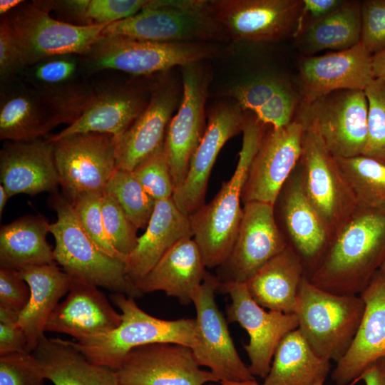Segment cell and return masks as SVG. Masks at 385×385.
<instances>
[{
    "label": "cell",
    "instance_id": "1",
    "mask_svg": "<svg viewBox=\"0 0 385 385\" xmlns=\"http://www.w3.org/2000/svg\"><path fill=\"white\" fill-rule=\"evenodd\" d=\"M384 262L385 214L358 207L306 277L329 292L359 295Z\"/></svg>",
    "mask_w": 385,
    "mask_h": 385
},
{
    "label": "cell",
    "instance_id": "2",
    "mask_svg": "<svg viewBox=\"0 0 385 385\" xmlns=\"http://www.w3.org/2000/svg\"><path fill=\"white\" fill-rule=\"evenodd\" d=\"M245 113L242 148L232 175L222 183L211 202L189 216L193 238L209 269L220 267L232 248L243 213L242 188L267 129L252 113Z\"/></svg>",
    "mask_w": 385,
    "mask_h": 385
},
{
    "label": "cell",
    "instance_id": "3",
    "mask_svg": "<svg viewBox=\"0 0 385 385\" xmlns=\"http://www.w3.org/2000/svg\"><path fill=\"white\" fill-rule=\"evenodd\" d=\"M48 202L57 215L56 221L49 225L55 240V261L71 279L134 299L143 294L128 277L125 261L107 255L95 245L63 195L51 193Z\"/></svg>",
    "mask_w": 385,
    "mask_h": 385
},
{
    "label": "cell",
    "instance_id": "4",
    "mask_svg": "<svg viewBox=\"0 0 385 385\" xmlns=\"http://www.w3.org/2000/svg\"><path fill=\"white\" fill-rule=\"evenodd\" d=\"M110 299L120 311L119 326L84 341H70L89 361L115 371L128 352L137 346L157 343L192 346L195 318L163 319L144 312L134 298L125 294L113 293Z\"/></svg>",
    "mask_w": 385,
    "mask_h": 385
},
{
    "label": "cell",
    "instance_id": "5",
    "mask_svg": "<svg viewBox=\"0 0 385 385\" xmlns=\"http://www.w3.org/2000/svg\"><path fill=\"white\" fill-rule=\"evenodd\" d=\"M365 305L360 295L324 290L304 277L294 314L298 329L320 357L337 362L349 347Z\"/></svg>",
    "mask_w": 385,
    "mask_h": 385
},
{
    "label": "cell",
    "instance_id": "6",
    "mask_svg": "<svg viewBox=\"0 0 385 385\" xmlns=\"http://www.w3.org/2000/svg\"><path fill=\"white\" fill-rule=\"evenodd\" d=\"M102 36L158 42L225 41L229 37L212 17L210 1L150 0L138 14L108 24Z\"/></svg>",
    "mask_w": 385,
    "mask_h": 385
},
{
    "label": "cell",
    "instance_id": "7",
    "mask_svg": "<svg viewBox=\"0 0 385 385\" xmlns=\"http://www.w3.org/2000/svg\"><path fill=\"white\" fill-rule=\"evenodd\" d=\"M217 53V48L207 42H158L102 36L81 56L89 78L95 73L112 70L149 76L175 66L199 63Z\"/></svg>",
    "mask_w": 385,
    "mask_h": 385
},
{
    "label": "cell",
    "instance_id": "8",
    "mask_svg": "<svg viewBox=\"0 0 385 385\" xmlns=\"http://www.w3.org/2000/svg\"><path fill=\"white\" fill-rule=\"evenodd\" d=\"M90 96L68 98L47 95L26 85L19 77L2 83L0 139L31 140L48 135L61 124L69 125L80 116Z\"/></svg>",
    "mask_w": 385,
    "mask_h": 385
},
{
    "label": "cell",
    "instance_id": "9",
    "mask_svg": "<svg viewBox=\"0 0 385 385\" xmlns=\"http://www.w3.org/2000/svg\"><path fill=\"white\" fill-rule=\"evenodd\" d=\"M6 16L25 68L51 56H83L108 25L83 26L56 19L38 1H23Z\"/></svg>",
    "mask_w": 385,
    "mask_h": 385
},
{
    "label": "cell",
    "instance_id": "10",
    "mask_svg": "<svg viewBox=\"0 0 385 385\" xmlns=\"http://www.w3.org/2000/svg\"><path fill=\"white\" fill-rule=\"evenodd\" d=\"M304 126L299 162L303 185L331 242L353 216L357 202L335 157L317 131L312 126Z\"/></svg>",
    "mask_w": 385,
    "mask_h": 385
},
{
    "label": "cell",
    "instance_id": "11",
    "mask_svg": "<svg viewBox=\"0 0 385 385\" xmlns=\"http://www.w3.org/2000/svg\"><path fill=\"white\" fill-rule=\"evenodd\" d=\"M52 143L64 197L72 203L85 194L103 195L116 170V138L107 133H78Z\"/></svg>",
    "mask_w": 385,
    "mask_h": 385
},
{
    "label": "cell",
    "instance_id": "12",
    "mask_svg": "<svg viewBox=\"0 0 385 385\" xmlns=\"http://www.w3.org/2000/svg\"><path fill=\"white\" fill-rule=\"evenodd\" d=\"M368 101L362 90H342L302 104L297 118L313 127L337 158L364 153L367 141Z\"/></svg>",
    "mask_w": 385,
    "mask_h": 385
},
{
    "label": "cell",
    "instance_id": "13",
    "mask_svg": "<svg viewBox=\"0 0 385 385\" xmlns=\"http://www.w3.org/2000/svg\"><path fill=\"white\" fill-rule=\"evenodd\" d=\"M220 281L206 274L192 298L196 311L195 342L190 348L197 363L210 369L219 382L255 379L240 356L227 322L215 300Z\"/></svg>",
    "mask_w": 385,
    "mask_h": 385
},
{
    "label": "cell",
    "instance_id": "14",
    "mask_svg": "<svg viewBox=\"0 0 385 385\" xmlns=\"http://www.w3.org/2000/svg\"><path fill=\"white\" fill-rule=\"evenodd\" d=\"M217 291L230 298L226 308L227 322H237L248 334L249 342L244 349L251 374L265 379L278 345L287 334L298 328L296 315L266 310L251 297L245 282H220Z\"/></svg>",
    "mask_w": 385,
    "mask_h": 385
},
{
    "label": "cell",
    "instance_id": "15",
    "mask_svg": "<svg viewBox=\"0 0 385 385\" xmlns=\"http://www.w3.org/2000/svg\"><path fill=\"white\" fill-rule=\"evenodd\" d=\"M304 131V126L297 118L285 126L266 129L242 188V203L274 205L300 160Z\"/></svg>",
    "mask_w": 385,
    "mask_h": 385
},
{
    "label": "cell",
    "instance_id": "16",
    "mask_svg": "<svg viewBox=\"0 0 385 385\" xmlns=\"http://www.w3.org/2000/svg\"><path fill=\"white\" fill-rule=\"evenodd\" d=\"M302 6L299 0L210 1L212 17L235 41H273L294 36Z\"/></svg>",
    "mask_w": 385,
    "mask_h": 385
},
{
    "label": "cell",
    "instance_id": "17",
    "mask_svg": "<svg viewBox=\"0 0 385 385\" xmlns=\"http://www.w3.org/2000/svg\"><path fill=\"white\" fill-rule=\"evenodd\" d=\"M182 102L168 125L163 143L175 190L184 182L207 126L205 104L208 75L198 63H194L182 66Z\"/></svg>",
    "mask_w": 385,
    "mask_h": 385
},
{
    "label": "cell",
    "instance_id": "18",
    "mask_svg": "<svg viewBox=\"0 0 385 385\" xmlns=\"http://www.w3.org/2000/svg\"><path fill=\"white\" fill-rule=\"evenodd\" d=\"M288 245L277 224L273 205L246 202L234 245L217 267V277L220 282H245Z\"/></svg>",
    "mask_w": 385,
    "mask_h": 385
},
{
    "label": "cell",
    "instance_id": "19",
    "mask_svg": "<svg viewBox=\"0 0 385 385\" xmlns=\"http://www.w3.org/2000/svg\"><path fill=\"white\" fill-rule=\"evenodd\" d=\"M119 385H205L219 382L184 345L157 343L130 350L115 371Z\"/></svg>",
    "mask_w": 385,
    "mask_h": 385
},
{
    "label": "cell",
    "instance_id": "20",
    "mask_svg": "<svg viewBox=\"0 0 385 385\" xmlns=\"http://www.w3.org/2000/svg\"><path fill=\"white\" fill-rule=\"evenodd\" d=\"M153 84L143 87L112 81L92 83L91 96L80 116L59 133L47 135L46 139L55 142L88 133H107L118 138L148 105Z\"/></svg>",
    "mask_w": 385,
    "mask_h": 385
},
{
    "label": "cell",
    "instance_id": "21",
    "mask_svg": "<svg viewBox=\"0 0 385 385\" xmlns=\"http://www.w3.org/2000/svg\"><path fill=\"white\" fill-rule=\"evenodd\" d=\"M245 123V113L236 102L220 103L210 113L185 179L172 197L185 215L190 216L205 204L207 183L217 155L229 139L242 132Z\"/></svg>",
    "mask_w": 385,
    "mask_h": 385
},
{
    "label": "cell",
    "instance_id": "22",
    "mask_svg": "<svg viewBox=\"0 0 385 385\" xmlns=\"http://www.w3.org/2000/svg\"><path fill=\"white\" fill-rule=\"evenodd\" d=\"M273 206L277 224L288 245L301 258L307 273L322 256L330 239L305 192L299 163Z\"/></svg>",
    "mask_w": 385,
    "mask_h": 385
},
{
    "label": "cell",
    "instance_id": "23",
    "mask_svg": "<svg viewBox=\"0 0 385 385\" xmlns=\"http://www.w3.org/2000/svg\"><path fill=\"white\" fill-rule=\"evenodd\" d=\"M372 56L360 42L346 50L302 57L299 62L302 104L337 91H364L375 78Z\"/></svg>",
    "mask_w": 385,
    "mask_h": 385
},
{
    "label": "cell",
    "instance_id": "24",
    "mask_svg": "<svg viewBox=\"0 0 385 385\" xmlns=\"http://www.w3.org/2000/svg\"><path fill=\"white\" fill-rule=\"evenodd\" d=\"M359 295L364 314L349 347L332 371L336 385H354L368 366L385 358V272L377 271Z\"/></svg>",
    "mask_w": 385,
    "mask_h": 385
},
{
    "label": "cell",
    "instance_id": "25",
    "mask_svg": "<svg viewBox=\"0 0 385 385\" xmlns=\"http://www.w3.org/2000/svg\"><path fill=\"white\" fill-rule=\"evenodd\" d=\"M178 103L173 82L162 78L153 84L149 102L115 143L116 169L133 171L164 143Z\"/></svg>",
    "mask_w": 385,
    "mask_h": 385
},
{
    "label": "cell",
    "instance_id": "26",
    "mask_svg": "<svg viewBox=\"0 0 385 385\" xmlns=\"http://www.w3.org/2000/svg\"><path fill=\"white\" fill-rule=\"evenodd\" d=\"M0 178L9 197L57 192L60 180L53 143L46 138L7 141L0 151Z\"/></svg>",
    "mask_w": 385,
    "mask_h": 385
},
{
    "label": "cell",
    "instance_id": "27",
    "mask_svg": "<svg viewBox=\"0 0 385 385\" xmlns=\"http://www.w3.org/2000/svg\"><path fill=\"white\" fill-rule=\"evenodd\" d=\"M71 279L67 297L49 317L45 332L68 334L76 342H81L118 327L121 314L113 307L99 287Z\"/></svg>",
    "mask_w": 385,
    "mask_h": 385
},
{
    "label": "cell",
    "instance_id": "28",
    "mask_svg": "<svg viewBox=\"0 0 385 385\" xmlns=\"http://www.w3.org/2000/svg\"><path fill=\"white\" fill-rule=\"evenodd\" d=\"M191 237L189 217L178 208L173 198L156 201L145 232L138 237L127 257L128 277L136 286L175 245Z\"/></svg>",
    "mask_w": 385,
    "mask_h": 385
},
{
    "label": "cell",
    "instance_id": "29",
    "mask_svg": "<svg viewBox=\"0 0 385 385\" xmlns=\"http://www.w3.org/2000/svg\"><path fill=\"white\" fill-rule=\"evenodd\" d=\"M206 268L194 238L186 237L175 245L136 287L143 294L161 291L188 304L207 274Z\"/></svg>",
    "mask_w": 385,
    "mask_h": 385
},
{
    "label": "cell",
    "instance_id": "30",
    "mask_svg": "<svg viewBox=\"0 0 385 385\" xmlns=\"http://www.w3.org/2000/svg\"><path fill=\"white\" fill-rule=\"evenodd\" d=\"M30 289L29 302L19 313L18 324L26 337L29 352H33L45 336L46 322L70 289L72 279L56 263L29 266L18 270Z\"/></svg>",
    "mask_w": 385,
    "mask_h": 385
},
{
    "label": "cell",
    "instance_id": "31",
    "mask_svg": "<svg viewBox=\"0 0 385 385\" xmlns=\"http://www.w3.org/2000/svg\"><path fill=\"white\" fill-rule=\"evenodd\" d=\"M305 275L301 258L288 245L245 283L251 297L263 308L291 314L294 313L299 287Z\"/></svg>",
    "mask_w": 385,
    "mask_h": 385
},
{
    "label": "cell",
    "instance_id": "32",
    "mask_svg": "<svg viewBox=\"0 0 385 385\" xmlns=\"http://www.w3.org/2000/svg\"><path fill=\"white\" fill-rule=\"evenodd\" d=\"M33 354L54 385H119L114 370L89 361L68 340L44 336Z\"/></svg>",
    "mask_w": 385,
    "mask_h": 385
},
{
    "label": "cell",
    "instance_id": "33",
    "mask_svg": "<svg viewBox=\"0 0 385 385\" xmlns=\"http://www.w3.org/2000/svg\"><path fill=\"white\" fill-rule=\"evenodd\" d=\"M226 96L235 100L243 112L252 113L259 120L274 128L289 124L298 103V96L282 79L260 76L240 83Z\"/></svg>",
    "mask_w": 385,
    "mask_h": 385
},
{
    "label": "cell",
    "instance_id": "34",
    "mask_svg": "<svg viewBox=\"0 0 385 385\" xmlns=\"http://www.w3.org/2000/svg\"><path fill=\"white\" fill-rule=\"evenodd\" d=\"M49 225L42 215H26L0 230V267L22 268L56 263L46 240Z\"/></svg>",
    "mask_w": 385,
    "mask_h": 385
},
{
    "label": "cell",
    "instance_id": "35",
    "mask_svg": "<svg viewBox=\"0 0 385 385\" xmlns=\"http://www.w3.org/2000/svg\"><path fill=\"white\" fill-rule=\"evenodd\" d=\"M330 369L331 361L317 355L297 329L278 345L263 385H314Z\"/></svg>",
    "mask_w": 385,
    "mask_h": 385
},
{
    "label": "cell",
    "instance_id": "36",
    "mask_svg": "<svg viewBox=\"0 0 385 385\" xmlns=\"http://www.w3.org/2000/svg\"><path fill=\"white\" fill-rule=\"evenodd\" d=\"M361 6L357 1H343L329 14L307 24L298 36H302L304 51L309 53L324 50L341 51L359 43Z\"/></svg>",
    "mask_w": 385,
    "mask_h": 385
},
{
    "label": "cell",
    "instance_id": "37",
    "mask_svg": "<svg viewBox=\"0 0 385 385\" xmlns=\"http://www.w3.org/2000/svg\"><path fill=\"white\" fill-rule=\"evenodd\" d=\"M21 80L34 89L47 95L83 97L91 93L81 56L64 54L51 56L24 68Z\"/></svg>",
    "mask_w": 385,
    "mask_h": 385
},
{
    "label": "cell",
    "instance_id": "38",
    "mask_svg": "<svg viewBox=\"0 0 385 385\" xmlns=\"http://www.w3.org/2000/svg\"><path fill=\"white\" fill-rule=\"evenodd\" d=\"M335 158L357 206L385 214V163L362 155Z\"/></svg>",
    "mask_w": 385,
    "mask_h": 385
},
{
    "label": "cell",
    "instance_id": "39",
    "mask_svg": "<svg viewBox=\"0 0 385 385\" xmlns=\"http://www.w3.org/2000/svg\"><path fill=\"white\" fill-rule=\"evenodd\" d=\"M148 0H66L43 1V6L55 10L77 25L110 24L129 18L148 4Z\"/></svg>",
    "mask_w": 385,
    "mask_h": 385
},
{
    "label": "cell",
    "instance_id": "40",
    "mask_svg": "<svg viewBox=\"0 0 385 385\" xmlns=\"http://www.w3.org/2000/svg\"><path fill=\"white\" fill-rule=\"evenodd\" d=\"M104 193L115 198L138 229L146 228L156 200L146 192L131 171L116 169Z\"/></svg>",
    "mask_w": 385,
    "mask_h": 385
},
{
    "label": "cell",
    "instance_id": "41",
    "mask_svg": "<svg viewBox=\"0 0 385 385\" xmlns=\"http://www.w3.org/2000/svg\"><path fill=\"white\" fill-rule=\"evenodd\" d=\"M364 91L368 101V134L362 155L385 163V81L374 78Z\"/></svg>",
    "mask_w": 385,
    "mask_h": 385
},
{
    "label": "cell",
    "instance_id": "42",
    "mask_svg": "<svg viewBox=\"0 0 385 385\" xmlns=\"http://www.w3.org/2000/svg\"><path fill=\"white\" fill-rule=\"evenodd\" d=\"M102 195L85 194L71 204L80 225L95 245L107 255L126 262L127 258L115 250L107 235L101 211Z\"/></svg>",
    "mask_w": 385,
    "mask_h": 385
},
{
    "label": "cell",
    "instance_id": "43",
    "mask_svg": "<svg viewBox=\"0 0 385 385\" xmlns=\"http://www.w3.org/2000/svg\"><path fill=\"white\" fill-rule=\"evenodd\" d=\"M131 172L156 201L173 197L175 188L163 144Z\"/></svg>",
    "mask_w": 385,
    "mask_h": 385
},
{
    "label": "cell",
    "instance_id": "44",
    "mask_svg": "<svg viewBox=\"0 0 385 385\" xmlns=\"http://www.w3.org/2000/svg\"><path fill=\"white\" fill-rule=\"evenodd\" d=\"M101 204L108 238L115 250L127 258L136 245L138 229L111 195L104 193L101 196Z\"/></svg>",
    "mask_w": 385,
    "mask_h": 385
},
{
    "label": "cell",
    "instance_id": "45",
    "mask_svg": "<svg viewBox=\"0 0 385 385\" xmlns=\"http://www.w3.org/2000/svg\"><path fill=\"white\" fill-rule=\"evenodd\" d=\"M41 366L33 352L0 356V385H44Z\"/></svg>",
    "mask_w": 385,
    "mask_h": 385
},
{
    "label": "cell",
    "instance_id": "46",
    "mask_svg": "<svg viewBox=\"0 0 385 385\" xmlns=\"http://www.w3.org/2000/svg\"><path fill=\"white\" fill-rule=\"evenodd\" d=\"M361 43L371 54L385 50V0L361 3Z\"/></svg>",
    "mask_w": 385,
    "mask_h": 385
},
{
    "label": "cell",
    "instance_id": "47",
    "mask_svg": "<svg viewBox=\"0 0 385 385\" xmlns=\"http://www.w3.org/2000/svg\"><path fill=\"white\" fill-rule=\"evenodd\" d=\"M25 68L21 52L6 15L0 20L1 84L19 78Z\"/></svg>",
    "mask_w": 385,
    "mask_h": 385
},
{
    "label": "cell",
    "instance_id": "48",
    "mask_svg": "<svg viewBox=\"0 0 385 385\" xmlns=\"http://www.w3.org/2000/svg\"><path fill=\"white\" fill-rule=\"evenodd\" d=\"M30 297L28 284L18 270L0 267V307L21 312Z\"/></svg>",
    "mask_w": 385,
    "mask_h": 385
},
{
    "label": "cell",
    "instance_id": "49",
    "mask_svg": "<svg viewBox=\"0 0 385 385\" xmlns=\"http://www.w3.org/2000/svg\"><path fill=\"white\" fill-rule=\"evenodd\" d=\"M26 347V334L18 323H0V356L27 351Z\"/></svg>",
    "mask_w": 385,
    "mask_h": 385
},
{
    "label": "cell",
    "instance_id": "50",
    "mask_svg": "<svg viewBox=\"0 0 385 385\" xmlns=\"http://www.w3.org/2000/svg\"><path fill=\"white\" fill-rule=\"evenodd\" d=\"M339 0H302V6L299 15L297 29L293 36L297 37L303 31L304 19L309 15L313 21L331 13L342 4ZM309 22V23H310Z\"/></svg>",
    "mask_w": 385,
    "mask_h": 385
},
{
    "label": "cell",
    "instance_id": "51",
    "mask_svg": "<svg viewBox=\"0 0 385 385\" xmlns=\"http://www.w3.org/2000/svg\"><path fill=\"white\" fill-rule=\"evenodd\" d=\"M361 381L365 385H385V358L368 366L356 380L354 385Z\"/></svg>",
    "mask_w": 385,
    "mask_h": 385
},
{
    "label": "cell",
    "instance_id": "52",
    "mask_svg": "<svg viewBox=\"0 0 385 385\" xmlns=\"http://www.w3.org/2000/svg\"><path fill=\"white\" fill-rule=\"evenodd\" d=\"M372 68L374 78L385 81V50L372 56Z\"/></svg>",
    "mask_w": 385,
    "mask_h": 385
},
{
    "label": "cell",
    "instance_id": "53",
    "mask_svg": "<svg viewBox=\"0 0 385 385\" xmlns=\"http://www.w3.org/2000/svg\"><path fill=\"white\" fill-rule=\"evenodd\" d=\"M19 312L0 307V323H18Z\"/></svg>",
    "mask_w": 385,
    "mask_h": 385
},
{
    "label": "cell",
    "instance_id": "54",
    "mask_svg": "<svg viewBox=\"0 0 385 385\" xmlns=\"http://www.w3.org/2000/svg\"><path fill=\"white\" fill-rule=\"evenodd\" d=\"M23 1L21 0H1L0 1V14L1 16L6 15L14 9L20 5Z\"/></svg>",
    "mask_w": 385,
    "mask_h": 385
},
{
    "label": "cell",
    "instance_id": "55",
    "mask_svg": "<svg viewBox=\"0 0 385 385\" xmlns=\"http://www.w3.org/2000/svg\"><path fill=\"white\" fill-rule=\"evenodd\" d=\"M205 385H263L259 384L255 379L242 381H224L218 384H210Z\"/></svg>",
    "mask_w": 385,
    "mask_h": 385
},
{
    "label": "cell",
    "instance_id": "56",
    "mask_svg": "<svg viewBox=\"0 0 385 385\" xmlns=\"http://www.w3.org/2000/svg\"><path fill=\"white\" fill-rule=\"evenodd\" d=\"M9 196L4 188V187L0 185V216H2L5 205L7 200L9 199Z\"/></svg>",
    "mask_w": 385,
    "mask_h": 385
},
{
    "label": "cell",
    "instance_id": "57",
    "mask_svg": "<svg viewBox=\"0 0 385 385\" xmlns=\"http://www.w3.org/2000/svg\"><path fill=\"white\" fill-rule=\"evenodd\" d=\"M324 381H325V380L319 381L317 384H315L314 385H324Z\"/></svg>",
    "mask_w": 385,
    "mask_h": 385
},
{
    "label": "cell",
    "instance_id": "58",
    "mask_svg": "<svg viewBox=\"0 0 385 385\" xmlns=\"http://www.w3.org/2000/svg\"><path fill=\"white\" fill-rule=\"evenodd\" d=\"M381 271H383L384 272H385V262H384V264L382 265L381 269H380Z\"/></svg>",
    "mask_w": 385,
    "mask_h": 385
}]
</instances>
